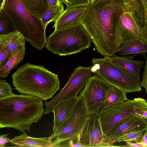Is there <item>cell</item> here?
<instances>
[{
    "mask_svg": "<svg viewBox=\"0 0 147 147\" xmlns=\"http://www.w3.org/2000/svg\"><path fill=\"white\" fill-rule=\"evenodd\" d=\"M126 8L123 0H94L89 4L82 23L94 49L102 55L111 57L117 53L121 43L117 22Z\"/></svg>",
    "mask_w": 147,
    "mask_h": 147,
    "instance_id": "obj_1",
    "label": "cell"
},
{
    "mask_svg": "<svg viewBox=\"0 0 147 147\" xmlns=\"http://www.w3.org/2000/svg\"><path fill=\"white\" fill-rule=\"evenodd\" d=\"M43 100L37 96L13 93L0 98V128L29 131L44 113Z\"/></svg>",
    "mask_w": 147,
    "mask_h": 147,
    "instance_id": "obj_2",
    "label": "cell"
},
{
    "mask_svg": "<svg viewBox=\"0 0 147 147\" xmlns=\"http://www.w3.org/2000/svg\"><path fill=\"white\" fill-rule=\"evenodd\" d=\"M14 89L20 93L34 96L46 101L59 90L58 75L42 65L27 63L11 75Z\"/></svg>",
    "mask_w": 147,
    "mask_h": 147,
    "instance_id": "obj_3",
    "label": "cell"
},
{
    "mask_svg": "<svg viewBox=\"0 0 147 147\" xmlns=\"http://www.w3.org/2000/svg\"><path fill=\"white\" fill-rule=\"evenodd\" d=\"M0 11L25 41L37 49L45 47L46 28L41 20L29 12L22 0H3Z\"/></svg>",
    "mask_w": 147,
    "mask_h": 147,
    "instance_id": "obj_4",
    "label": "cell"
},
{
    "mask_svg": "<svg viewBox=\"0 0 147 147\" xmlns=\"http://www.w3.org/2000/svg\"><path fill=\"white\" fill-rule=\"evenodd\" d=\"M91 42L81 23L55 30L47 38L45 47L54 54L65 56L89 48Z\"/></svg>",
    "mask_w": 147,
    "mask_h": 147,
    "instance_id": "obj_5",
    "label": "cell"
},
{
    "mask_svg": "<svg viewBox=\"0 0 147 147\" xmlns=\"http://www.w3.org/2000/svg\"><path fill=\"white\" fill-rule=\"evenodd\" d=\"M92 62V72L99 78L126 93L141 91V80L112 62L109 57L93 58Z\"/></svg>",
    "mask_w": 147,
    "mask_h": 147,
    "instance_id": "obj_6",
    "label": "cell"
},
{
    "mask_svg": "<svg viewBox=\"0 0 147 147\" xmlns=\"http://www.w3.org/2000/svg\"><path fill=\"white\" fill-rule=\"evenodd\" d=\"M92 66H79L74 69L68 81L59 92L49 101L45 102L44 114L52 112L54 107L62 100L77 97L85 87L92 73Z\"/></svg>",
    "mask_w": 147,
    "mask_h": 147,
    "instance_id": "obj_7",
    "label": "cell"
},
{
    "mask_svg": "<svg viewBox=\"0 0 147 147\" xmlns=\"http://www.w3.org/2000/svg\"><path fill=\"white\" fill-rule=\"evenodd\" d=\"M112 86L95 75L90 77L78 96L83 99L88 114L100 115L105 108L107 93Z\"/></svg>",
    "mask_w": 147,
    "mask_h": 147,
    "instance_id": "obj_8",
    "label": "cell"
},
{
    "mask_svg": "<svg viewBox=\"0 0 147 147\" xmlns=\"http://www.w3.org/2000/svg\"><path fill=\"white\" fill-rule=\"evenodd\" d=\"M79 98L72 115L49 136L51 140L54 139L57 141H61L72 138L81 134L88 114L83 99Z\"/></svg>",
    "mask_w": 147,
    "mask_h": 147,
    "instance_id": "obj_9",
    "label": "cell"
},
{
    "mask_svg": "<svg viewBox=\"0 0 147 147\" xmlns=\"http://www.w3.org/2000/svg\"><path fill=\"white\" fill-rule=\"evenodd\" d=\"M99 116L104 135L125 119L140 117L134 111L133 100L128 99L105 108Z\"/></svg>",
    "mask_w": 147,
    "mask_h": 147,
    "instance_id": "obj_10",
    "label": "cell"
},
{
    "mask_svg": "<svg viewBox=\"0 0 147 147\" xmlns=\"http://www.w3.org/2000/svg\"><path fill=\"white\" fill-rule=\"evenodd\" d=\"M99 115L88 114L81 134V142L86 147H118L106 140L102 128Z\"/></svg>",
    "mask_w": 147,
    "mask_h": 147,
    "instance_id": "obj_11",
    "label": "cell"
},
{
    "mask_svg": "<svg viewBox=\"0 0 147 147\" xmlns=\"http://www.w3.org/2000/svg\"><path fill=\"white\" fill-rule=\"evenodd\" d=\"M143 27L134 13L127 6L117 22V30L121 43L124 41L141 39Z\"/></svg>",
    "mask_w": 147,
    "mask_h": 147,
    "instance_id": "obj_12",
    "label": "cell"
},
{
    "mask_svg": "<svg viewBox=\"0 0 147 147\" xmlns=\"http://www.w3.org/2000/svg\"><path fill=\"white\" fill-rule=\"evenodd\" d=\"M147 126L146 119L140 117H127L104 135L107 141L114 143L121 137L132 132L144 131Z\"/></svg>",
    "mask_w": 147,
    "mask_h": 147,
    "instance_id": "obj_13",
    "label": "cell"
},
{
    "mask_svg": "<svg viewBox=\"0 0 147 147\" xmlns=\"http://www.w3.org/2000/svg\"><path fill=\"white\" fill-rule=\"evenodd\" d=\"M89 4L78 5L66 8L55 22L53 28L55 30L82 23L83 16Z\"/></svg>",
    "mask_w": 147,
    "mask_h": 147,
    "instance_id": "obj_14",
    "label": "cell"
},
{
    "mask_svg": "<svg viewBox=\"0 0 147 147\" xmlns=\"http://www.w3.org/2000/svg\"><path fill=\"white\" fill-rule=\"evenodd\" d=\"M79 99L78 96L64 100L53 109L54 122L53 131H55L73 114Z\"/></svg>",
    "mask_w": 147,
    "mask_h": 147,
    "instance_id": "obj_15",
    "label": "cell"
},
{
    "mask_svg": "<svg viewBox=\"0 0 147 147\" xmlns=\"http://www.w3.org/2000/svg\"><path fill=\"white\" fill-rule=\"evenodd\" d=\"M134 56H119L115 55L109 57L112 62L140 80V72L144 62L142 60H134Z\"/></svg>",
    "mask_w": 147,
    "mask_h": 147,
    "instance_id": "obj_16",
    "label": "cell"
},
{
    "mask_svg": "<svg viewBox=\"0 0 147 147\" xmlns=\"http://www.w3.org/2000/svg\"><path fill=\"white\" fill-rule=\"evenodd\" d=\"M119 55L126 56L142 55L146 57L147 53V44L141 39H136L122 42L117 51Z\"/></svg>",
    "mask_w": 147,
    "mask_h": 147,
    "instance_id": "obj_17",
    "label": "cell"
},
{
    "mask_svg": "<svg viewBox=\"0 0 147 147\" xmlns=\"http://www.w3.org/2000/svg\"><path fill=\"white\" fill-rule=\"evenodd\" d=\"M52 140L50 137L35 138L28 136L25 132L11 139L10 143L15 147H51Z\"/></svg>",
    "mask_w": 147,
    "mask_h": 147,
    "instance_id": "obj_18",
    "label": "cell"
},
{
    "mask_svg": "<svg viewBox=\"0 0 147 147\" xmlns=\"http://www.w3.org/2000/svg\"><path fill=\"white\" fill-rule=\"evenodd\" d=\"M25 41L22 34L16 30L0 35V43L8 47L13 55L18 51L22 46L25 45Z\"/></svg>",
    "mask_w": 147,
    "mask_h": 147,
    "instance_id": "obj_19",
    "label": "cell"
},
{
    "mask_svg": "<svg viewBox=\"0 0 147 147\" xmlns=\"http://www.w3.org/2000/svg\"><path fill=\"white\" fill-rule=\"evenodd\" d=\"M126 5L136 15L143 28L147 26V0H132Z\"/></svg>",
    "mask_w": 147,
    "mask_h": 147,
    "instance_id": "obj_20",
    "label": "cell"
},
{
    "mask_svg": "<svg viewBox=\"0 0 147 147\" xmlns=\"http://www.w3.org/2000/svg\"><path fill=\"white\" fill-rule=\"evenodd\" d=\"M29 12L41 20L45 13L50 8L47 0H22Z\"/></svg>",
    "mask_w": 147,
    "mask_h": 147,
    "instance_id": "obj_21",
    "label": "cell"
},
{
    "mask_svg": "<svg viewBox=\"0 0 147 147\" xmlns=\"http://www.w3.org/2000/svg\"><path fill=\"white\" fill-rule=\"evenodd\" d=\"M24 45L22 46L18 51L13 55L5 65L0 68V78H6L11 71L17 67L23 59L25 54L26 47Z\"/></svg>",
    "mask_w": 147,
    "mask_h": 147,
    "instance_id": "obj_22",
    "label": "cell"
},
{
    "mask_svg": "<svg viewBox=\"0 0 147 147\" xmlns=\"http://www.w3.org/2000/svg\"><path fill=\"white\" fill-rule=\"evenodd\" d=\"M126 94L120 89L112 86L107 93L105 100V108L127 100L128 99L126 97Z\"/></svg>",
    "mask_w": 147,
    "mask_h": 147,
    "instance_id": "obj_23",
    "label": "cell"
},
{
    "mask_svg": "<svg viewBox=\"0 0 147 147\" xmlns=\"http://www.w3.org/2000/svg\"><path fill=\"white\" fill-rule=\"evenodd\" d=\"M64 6L60 1L57 4L50 7L47 11L42 17L41 20L45 28L50 22H55L64 11Z\"/></svg>",
    "mask_w": 147,
    "mask_h": 147,
    "instance_id": "obj_24",
    "label": "cell"
},
{
    "mask_svg": "<svg viewBox=\"0 0 147 147\" xmlns=\"http://www.w3.org/2000/svg\"><path fill=\"white\" fill-rule=\"evenodd\" d=\"M81 134L73 138L57 141L54 140L52 141L51 147H86L82 144L80 140Z\"/></svg>",
    "mask_w": 147,
    "mask_h": 147,
    "instance_id": "obj_25",
    "label": "cell"
},
{
    "mask_svg": "<svg viewBox=\"0 0 147 147\" xmlns=\"http://www.w3.org/2000/svg\"><path fill=\"white\" fill-rule=\"evenodd\" d=\"M134 110L136 113L140 117L147 119V102L143 98H134Z\"/></svg>",
    "mask_w": 147,
    "mask_h": 147,
    "instance_id": "obj_26",
    "label": "cell"
},
{
    "mask_svg": "<svg viewBox=\"0 0 147 147\" xmlns=\"http://www.w3.org/2000/svg\"><path fill=\"white\" fill-rule=\"evenodd\" d=\"M144 131H135L126 134L119 138L116 142H138L142 138Z\"/></svg>",
    "mask_w": 147,
    "mask_h": 147,
    "instance_id": "obj_27",
    "label": "cell"
},
{
    "mask_svg": "<svg viewBox=\"0 0 147 147\" xmlns=\"http://www.w3.org/2000/svg\"><path fill=\"white\" fill-rule=\"evenodd\" d=\"M13 56L8 47L0 43V68L5 65Z\"/></svg>",
    "mask_w": 147,
    "mask_h": 147,
    "instance_id": "obj_28",
    "label": "cell"
},
{
    "mask_svg": "<svg viewBox=\"0 0 147 147\" xmlns=\"http://www.w3.org/2000/svg\"><path fill=\"white\" fill-rule=\"evenodd\" d=\"M15 30L0 11V35L6 34Z\"/></svg>",
    "mask_w": 147,
    "mask_h": 147,
    "instance_id": "obj_29",
    "label": "cell"
},
{
    "mask_svg": "<svg viewBox=\"0 0 147 147\" xmlns=\"http://www.w3.org/2000/svg\"><path fill=\"white\" fill-rule=\"evenodd\" d=\"M12 88L10 84L5 80L0 79V98L7 97L12 93Z\"/></svg>",
    "mask_w": 147,
    "mask_h": 147,
    "instance_id": "obj_30",
    "label": "cell"
},
{
    "mask_svg": "<svg viewBox=\"0 0 147 147\" xmlns=\"http://www.w3.org/2000/svg\"><path fill=\"white\" fill-rule=\"evenodd\" d=\"M63 4H65L66 8L74 6L89 4L90 3V0H59Z\"/></svg>",
    "mask_w": 147,
    "mask_h": 147,
    "instance_id": "obj_31",
    "label": "cell"
},
{
    "mask_svg": "<svg viewBox=\"0 0 147 147\" xmlns=\"http://www.w3.org/2000/svg\"><path fill=\"white\" fill-rule=\"evenodd\" d=\"M144 69L142 78L141 81V86L145 88L147 94V57L146 58V64Z\"/></svg>",
    "mask_w": 147,
    "mask_h": 147,
    "instance_id": "obj_32",
    "label": "cell"
},
{
    "mask_svg": "<svg viewBox=\"0 0 147 147\" xmlns=\"http://www.w3.org/2000/svg\"><path fill=\"white\" fill-rule=\"evenodd\" d=\"M9 134L1 135L0 136V147H5V144L9 142H10L11 139L7 137Z\"/></svg>",
    "mask_w": 147,
    "mask_h": 147,
    "instance_id": "obj_33",
    "label": "cell"
},
{
    "mask_svg": "<svg viewBox=\"0 0 147 147\" xmlns=\"http://www.w3.org/2000/svg\"><path fill=\"white\" fill-rule=\"evenodd\" d=\"M138 142L142 144L144 147H147V126L144 131L142 138Z\"/></svg>",
    "mask_w": 147,
    "mask_h": 147,
    "instance_id": "obj_34",
    "label": "cell"
},
{
    "mask_svg": "<svg viewBox=\"0 0 147 147\" xmlns=\"http://www.w3.org/2000/svg\"><path fill=\"white\" fill-rule=\"evenodd\" d=\"M126 145L125 146H121L127 147H144L143 145L139 142H125Z\"/></svg>",
    "mask_w": 147,
    "mask_h": 147,
    "instance_id": "obj_35",
    "label": "cell"
},
{
    "mask_svg": "<svg viewBox=\"0 0 147 147\" xmlns=\"http://www.w3.org/2000/svg\"><path fill=\"white\" fill-rule=\"evenodd\" d=\"M141 39L145 42L147 44V26L143 28V34Z\"/></svg>",
    "mask_w": 147,
    "mask_h": 147,
    "instance_id": "obj_36",
    "label": "cell"
},
{
    "mask_svg": "<svg viewBox=\"0 0 147 147\" xmlns=\"http://www.w3.org/2000/svg\"><path fill=\"white\" fill-rule=\"evenodd\" d=\"M50 8L57 4L60 1L59 0H47Z\"/></svg>",
    "mask_w": 147,
    "mask_h": 147,
    "instance_id": "obj_37",
    "label": "cell"
},
{
    "mask_svg": "<svg viewBox=\"0 0 147 147\" xmlns=\"http://www.w3.org/2000/svg\"><path fill=\"white\" fill-rule=\"evenodd\" d=\"M132 0H123L125 4L127 5L130 3Z\"/></svg>",
    "mask_w": 147,
    "mask_h": 147,
    "instance_id": "obj_38",
    "label": "cell"
},
{
    "mask_svg": "<svg viewBox=\"0 0 147 147\" xmlns=\"http://www.w3.org/2000/svg\"><path fill=\"white\" fill-rule=\"evenodd\" d=\"M93 0H90V2L92 1H93Z\"/></svg>",
    "mask_w": 147,
    "mask_h": 147,
    "instance_id": "obj_39",
    "label": "cell"
}]
</instances>
